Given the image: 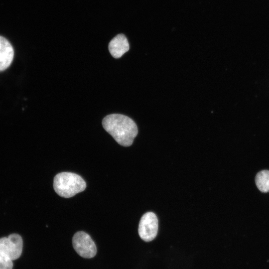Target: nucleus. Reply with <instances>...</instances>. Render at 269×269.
<instances>
[{"instance_id": "6", "label": "nucleus", "mask_w": 269, "mask_h": 269, "mask_svg": "<svg viewBox=\"0 0 269 269\" xmlns=\"http://www.w3.org/2000/svg\"><path fill=\"white\" fill-rule=\"evenodd\" d=\"M130 49L127 38L123 34L116 35L109 44V50L115 58L121 57Z\"/></svg>"}, {"instance_id": "7", "label": "nucleus", "mask_w": 269, "mask_h": 269, "mask_svg": "<svg viewBox=\"0 0 269 269\" xmlns=\"http://www.w3.org/2000/svg\"><path fill=\"white\" fill-rule=\"evenodd\" d=\"M14 56V50L10 42L0 36V71H3L11 64Z\"/></svg>"}, {"instance_id": "1", "label": "nucleus", "mask_w": 269, "mask_h": 269, "mask_svg": "<svg viewBox=\"0 0 269 269\" xmlns=\"http://www.w3.org/2000/svg\"><path fill=\"white\" fill-rule=\"evenodd\" d=\"M102 125L106 131L124 146H131L138 133L134 122L122 114H113L106 116L102 121Z\"/></svg>"}, {"instance_id": "9", "label": "nucleus", "mask_w": 269, "mask_h": 269, "mask_svg": "<svg viewBox=\"0 0 269 269\" xmlns=\"http://www.w3.org/2000/svg\"><path fill=\"white\" fill-rule=\"evenodd\" d=\"M12 260L0 251V269H12Z\"/></svg>"}, {"instance_id": "3", "label": "nucleus", "mask_w": 269, "mask_h": 269, "mask_svg": "<svg viewBox=\"0 0 269 269\" xmlns=\"http://www.w3.org/2000/svg\"><path fill=\"white\" fill-rule=\"evenodd\" d=\"M73 246L81 257L90 259L97 254L96 246L90 235L83 231L75 234L72 239Z\"/></svg>"}, {"instance_id": "8", "label": "nucleus", "mask_w": 269, "mask_h": 269, "mask_svg": "<svg viewBox=\"0 0 269 269\" xmlns=\"http://www.w3.org/2000/svg\"><path fill=\"white\" fill-rule=\"evenodd\" d=\"M255 182L261 192H269V170H263L259 172L256 176Z\"/></svg>"}, {"instance_id": "5", "label": "nucleus", "mask_w": 269, "mask_h": 269, "mask_svg": "<svg viewBox=\"0 0 269 269\" xmlns=\"http://www.w3.org/2000/svg\"><path fill=\"white\" fill-rule=\"evenodd\" d=\"M22 247V238L17 234H12L7 237L0 238V251L12 261L20 257Z\"/></svg>"}, {"instance_id": "4", "label": "nucleus", "mask_w": 269, "mask_h": 269, "mask_svg": "<svg viewBox=\"0 0 269 269\" xmlns=\"http://www.w3.org/2000/svg\"><path fill=\"white\" fill-rule=\"evenodd\" d=\"M158 231V220L156 215L151 212L145 213L141 218L138 226L140 238L150 242L156 237Z\"/></svg>"}, {"instance_id": "2", "label": "nucleus", "mask_w": 269, "mask_h": 269, "mask_svg": "<svg viewBox=\"0 0 269 269\" xmlns=\"http://www.w3.org/2000/svg\"><path fill=\"white\" fill-rule=\"evenodd\" d=\"M53 187L60 196L70 198L84 191L86 184L80 175L72 172H63L54 177Z\"/></svg>"}]
</instances>
